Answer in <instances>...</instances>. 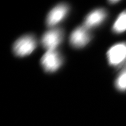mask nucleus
I'll list each match as a JSON object with an SVG mask.
<instances>
[{
    "instance_id": "f257e3e1",
    "label": "nucleus",
    "mask_w": 126,
    "mask_h": 126,
    "mask_svg": "<svg viewBox=\"0 0 126 126\" xmlns=\"http://www.w3.org/2000/svg\"><path fill=\"white\" fill-rule=\"evenodd\" d=\"M37 46L35 37L31 35L22 36L13 45V52L17 56L24 57L32 53Z\"/></svg>"
},
{
    "instance_id": "f03ea898",
    "label": "nucleus",
    "mask_w": 126,
    "mask_h": 126,
    "mask_svg": "<svg viewBox=\"0 0 126 126\" xmlns=\"http://www.w3.org/2000/svg\"><path fill=\"white\" fill-rule=\"evenodd\" d=\"M63 64V58L56 50H48L41 59V64L46 72L56 71Z\"/></svg>"
},
{
    "instance_id": "7ed1b4c3",
    "label": "nucleus",
    "mask_w": 126,
    "mask_h": 126,
    "mask_svg": "<svg viewBox=\"0 0 126 126\" xmlns=\"http://www.w3.org/2000/svg\"><path fill=\"white\" fill-rule=\"evenodd\" d=\"M64 38V33L60 29L50 30L43 35L41 43L46 50H55L60 45Z\"/></svg>"
},
{
    "instance_id": "20e7f679",
    "label": "nucleus",
    "mask_w": 126,
    "mask_h": 126,
    "mask_svg": "<svg viewBox=\"0 0 126 126\" xmlns=\"http://www.w3.org/2000/svg\"><path fill=\"white\" fill-rule=\"evenodd\" d=\"M107 56L110 65L113 66L120 65L126 59V43L114 45L108 50Z\"/></svg>"
},
{
    "instance_id": "39448f33",
    "label": "nucleus",
    "mask_w": 126,
    "mask_h": 126,
    "mask_svg": "<svg viewBox=\"0 0 126 126\" xmlns=\"http://www.w3.org/2000/svg\"><path fill=\"white\" fill-rule=\"evenodd\" d=\"M91 36L85 26L78 27L71 34L69 41L73 47L79 48L85 46L90 41Z\"/></svg>"
},
{
    "instance_id": "423d86ee",
    "label": "nucleus",
    "mask_w": 126,
    "mask_h": 126,
    "mask_svg": "<svg viewBox=\"0 0 126 126\" xmlns=\"http://www.w3.org/2000/svg\"><path fill=\"white\" fill-rule=\"evenodd\" d=\"M69 5L66 3H61L54 7L47 15L46 24L48 27H53L63 19L68 12Z\"/></svg>"
},
{
    "instance_id": "0eeeda50",
    "label": "nucleus",
    "mask_w": 126,
    "mask_h": 126,
    "mask_svg": "<svg viewBox=\"0 0 126 126\" xmlns=\"http://www.w3.org/2000/svg\"><path fill=\"white\" fill-rule=\"evenodd\" d=\"M107 17V12L103 9L94 10L87 16L84 22V26L87 29L100 25Z\"/></svg>"
},
{
    "instance_id": "6e6552de",
    "label": "nucleus",
    "mask_w": 126,
    "mask_h": 126,
    "mask_svg": "<svg viewBox=\"0 0 126 126\" xmlns=\"http://www.w3.org/2000/svg\"><path fill=\"white\" fill-rule=\"evenodd\" d=\"M112 30L116 33H121L126 31V10L118 16L113 25Z\"/></svg>"
},
{
    "instance_id": "1a4fd4ad",
    "label": "nucleus",
    "mask_w": 126,
    "mask_h": 126,
    "mask_svg": "<svg viewBox=\"0 0 126 126\" xmlns=\"http://www.w3.org/2000/svg\"><path fill=\"white\" fill-rule=\"evenodd\" d=\"M115 85L118 90L121 91L126 90V69L123 70L118 77Z\"/></svg>"
},
{
    "instance_id": "9d476101",
    "label": "nucleus",
    "mask_w": 126,
    "mask_h": 126,
    "mask_svg": "<svg viewBox=\"0 0 126 126\" xmlns=\"http://www.w3.org/2000/svg\"><path fill=\"white\" fill-rule=\"evenodd\" d=\"M119 2L118 1H110V3H111L113 4V3H117V2Z\"/></svg>"
}]
</instances>
